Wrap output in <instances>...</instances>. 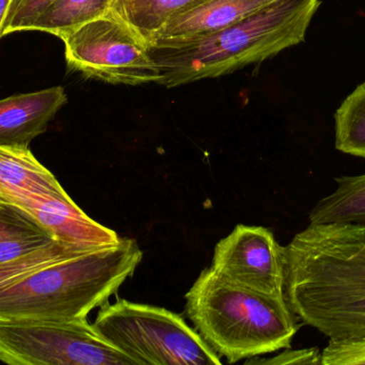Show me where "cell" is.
Instances as JSON below:
<instances>
[{
  "label": "cell",
  "instance_id": "1",
  "mask_svg": "<svg viewBox=\"0 0 365 365\" xmlns=\"http://www.w3.org/2000/svg\"><path fill=\"white\" fill-rule=\"evenodd\" d=\"M292 312L332 341L365 339V229L312 224L284 246Z\"/></svg>",
  "mask_w": 365,
  "mask_h": 365
},
{
  "label": "cell",
  "instance_id": "2",
  "mask_svg": "<svg viewBox=\"0 0 365 365\" xmlns=\"http://www.w3.org/2000/svg\"><path fill=\"white\" fill-rule=\"evenodd\" d=\"M321 0H277L248 19L212 34L150 47L162 77L179 87L259 64L304 42Z\"/></svg>",
  "mask_w": 365,
  "mask_h": 365
},
{
  "label": "cell",
  "instance_id": "3",
  "mask_svg": "<svg viewBox=\"0 0 365 365\" xmlns=\"http://www.w3.org/2000/svg\"><path fill=\"white\" fill-rule=\"evenodd\" d=\"M136 240L96 249L38 270L0 289V324L87 319L143 261Z\"/></svg>",
  "mask_w": 365,
  "mask_h": 365
},
{
  "label": "cell",
  "instance_id": "4",
  "mask_svg": "<svg viewBox=\"0 0 365 365\" xmlns=\"http://www.w3.org/2000/svg\"><path fill=\"white\" fill-rule=\"evenodd\" d=\"M185 310L197 334L229 364L289 349L298 331L285 297L232 284L210 267L186 294Z\"/></svg>",
  "mask_w": 365,
  "mask_h": 365
},
{
  "label": "cell",
  "instance_id": "5",
  "mask_svg": "<svg viewBox=\"0 0 365 365\" xmlns=\"http://www.w3.org/2000/svg\"><path fill=\"white\" fill-rule=\"evenodd\" d=\"M93 326L137 365L221 364L197 330L167 309L117 299L101 306Z\"/></svg>",
  "mask_w": 365,
  "mask_h": 365
},
{
  "label": "cell",
  "instance_id": "6",
  "mask_svg": "<svg viewBox=\"0 0 365 365\" xmlns=\"http://www.w3.org/2000/svg\"><path fill=\"white\" fill-rule=\"evenodd\" d=\"M72 70L113 85L139 86L162 77L145 39L113 10L63 39Z\"/></svg>",
  "mask_w": 365,
  "mask_h": 365
},
{
  "label": "cell",
  "instance_id": "7",
  "mask_svg": "<svg viewBox=\"0 0 365 365\" xmlns=\"http://www.w3.org/2000/svg\"><path fill=\"white\" fill-rule=\"evenodd\" d=\"M0 361L10 365H137L87 319L0 324Z\"/></svg>",
  "mask_w": 365,
  "mask_h": 365
},
{
  "label": "cell",
  "instance_id": "8",
  "mask_svg": "<svg viewBox=\"0 0 365 365\" xmlns=\"http://www.w3.org/2000/svg\"><path fill=\"white\" fill-rule=\"evenodd\" d=\"M210 268L232 284L285 297L284 248L265 227L237 225L215 246Z\"/></svg>",
  "mask_w": 365,
  "mask_h": 365
},
{
  "label": "cell",
  "instance_id": "9",
  "mask_svg": "<svg viewBox=\"0 0 365 365\" xmlns=\"http://www.w3.org/2000/svg\"><path fill=\"white\" fill-rule=\"evenodd\" d=\"M0 203L27 212L58 241L85 249L113 246L117 233L88 216L68 194L44 195L19 189H0Z\"/></svg>",
  "mask_w": 365,
  "mask_h": 365
},
{
  "label": "cell",
  "instance_id": "10",
  "mask_svg": "<svg viewBox=\"0 0 365 365\" xmlns=\"http://www.w3.org/2000/svg\"><path fill=\"white\" fill-rule=\"evenodd\" d=\"M277 0H200L173 14L147 39L149 47L212 34L248 19Z\"/></svg>",
  "mask_w": 365,
  "mask_h": 365
},
{
  "label": "cell",
  "instance_id": "11",
  "mask_svg": "<svg viewBox=\"0 0 365 365\" xmlns=\"http://www.w3.org/2000/svg\"><path fill=\"white\" fill-rule=\"evenodd\" d=\"M68 102L60 86L0 100V146L29 148V144L46 130L47 124Z\"/></svg>",
  "mask_w": 365,
  "mask_h": 365
},
{
  "label": "cell",
  "instance_id": "12",
  "mask_svg": "<svg viewBox=\"0 0 365 365\" xmlns=\"http://www.w3.org/2000/svg\"><path fill=\"white\" fill-rule=\"evenodd\" d=\"M57 241L27 212L17 206L0 203V264L21 259Z\"/></svg>",
  "mask_w": 365,
  "mask_h": 365
},
{
  "label": "cell",
  "instance_id": "13",
  "mask_svg": "<svg viewBox=\"0 0 365 365\" xmlns=\"http://www.w3.org/2000/svg\"><path fill=\"white\" fill-rule=\"evenodd\" d=\"M0 189H19L44 195L68 194L29 148L0 146Z\"/></svg>",
  "mask_w": 365,
  "mask_h": 365
},
{
  "label": "cell",
  "instance_id": "14",
  "mask_svg": "<svg viewBox=\"0 0 365 365\" xmlns=\"http://www.w3.org/2000/svg\"><path fill=\"white\" fill-rule=\"evenodd\" d=\"M336 190L310 212L312 224H354L365 229V174L334 178Z\"/></svg>",
  "mask_w": 365,
  "mask_h": 365
},
{
  "label": "cell",
  "instance_id": "15",
  "mask_svg": "<svg viewBox=\"0 0 365 365\" xmlns=\"http://www.w3.org/2000/svg\"><path fill=\"white\" fill-rule=\"evenodd\" d=\"M113 0H57L31 26L30 30L47 32L63 40L81 26L110 10Z\"/></svg>",
  "mask_w": 365,
  "mask_h": 365
},
{
  "label": "cell",
  "instance_id": "16",
  "mask_svg": "<svg viewBox=\"0 0 365 365\" xmlns=\"http://www.w3.org/2000/svg\"><path fill=\"white\" fill-rule=\"evenodd\" d=\"M197 1L200 0H113L110 10L125 19L147 41L173 14Z\"/></svg>",
  "mask_w": 365,
  "mask_h": 365
},
{
  "label": "cell",
  "instance_id": "17",
  "mask_svg": "<svg viewBox=\"0 0 365 365\" xmlns=\"http://www.w3.org/2000/svg\"><path fill=\"white\" fill-rule=\"evenodd\" d=\"M334 120L336 149L365 159V81L345 99Z\"/></svg>",
  "mask_w": 365,
  "mask_h": 365
},
{
  "label": "cell",
  "instance_id": "18",
  "mask_svg": "<svg viewBox=\"0 0 365 365\" xmlns=\"http://www.w3.org/2000/svg\"><path fill=\"white\" fill-rule=\"evenodd\" d=\"M92 250L96 249L79 248V246H70V244L57 241L21 259L1 263L0 264V289L47 266Z\"/></svg>",
  "mask_w": 365,
  "mask_h": 365
},
{
  "label": "cell",
  "instance_id": "19",
  "mask_svg": "<svg viewBox=\"0 0 365 365\" xmlns=\"http://www.w3.org/2000/svg\"><path fill=\"white\" fill-rule=\"evenodd\" d=\"M57 0H11L2 24L1 36L28 31L36 19Z\"/></svg>",
  "mask_w": 365,
  "mask_h": 365
},
{
  "label": "cell",
  "instance_id": "20",
  "mask_svg": "<svg viewBox=\"0 0 365 365\" xmlns=\"http://www.w3.org/2000/svg\"><path fill=\"white\" fill-rule=\"evenodd\" d=\"M323 365H365V339L351 341L330 340L323 353Z\"/></svg>",
  "mask_w": 365,
  "mask_h": 365
},
{
  "label": "cell",
  "instance_id": "21",
  "mask_svg": "<svg viewBox=\"0 0 365 365\" xmlns=\"http://www.w3.org/2000/svg\"><path fill=\"white\" fill-rule=\"evenodd\" d=\"M247 364H322V353L319 349H304L293 351L289 349H285L282 354L277 357L270 359L257 360V361L247 362Z\"/></svg>",
  "mask_w": 365,
  "mask_h": 365
},
{
  "label": "cell",
  "instance_id": "22",
  "mask_svg": "<svg viewBox=\"0 0 365 365\" xmlns=\"http://www.w3.org/2000/svg\"><path fill=\"white\" fill-rule=\"evenodd\" d=\"M11 0H0V39L1 36L2 24H4V17H6V11H8L9 4Z\"/></svg>",
  "mask_w": 365,
  "mask_h": 365
}]
</instances>
